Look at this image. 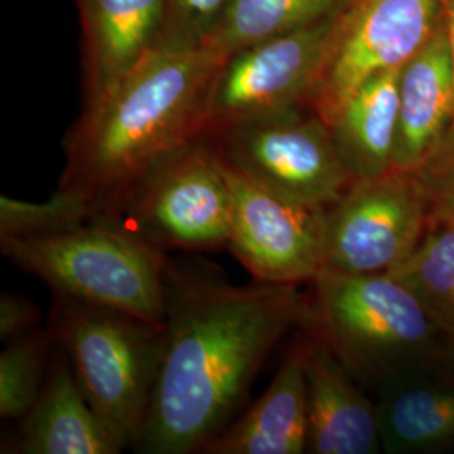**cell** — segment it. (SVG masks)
Returning <instances> with one entry per match:
<instances>
[{"instance_id": "obj_7", "label": "cell", "mask_w": 454, "mask_h": 454, "mask_svg": "<svg viewBox=\"0 0 454 454\" xmlns=\"http://www.w3.org/2000/svg\"><path fill=\"white\" fill-rule=\"evenodd\" d=\"M206 137L249 179L313 207H330L354 182L328 123L311 106L244 120Z\"/></svg>"}, {"instance_id": "obj_6", "label": "cell", "mask_w": 454, "mask_h": 454, "mask_svg": "<svg viewBox=\"0 0 454 454\" xmlns=\"http://www.w3.org/2000/svg\"><path fill=\"white\" fill-rule=\"evenodd\" d=\"M231 215L224 162L204 135L153 165L108 223L162 251H214L229 244Z\"/></svg>"}, {"instance_id": "obj_1", "label": "cell", "mask_w": 454, "mask_h": 454, "mask_svg": "<svg viewBox=\"0 0 454 454\" xmlns=\"http://www.w3.org/2000/svg\"><path fill=\"white\" fill-rule=\"evenodd\" d=\"M298 286H234L172 261L162 358L137 453H202L243 414L276 345L305 324L309 298Z\"/></svg>"}, {"instance_id": "obj_19", "label": "cell", "mask_w": 454, "mask_h": 454, "mask_svg": "<svg viewBox=\"0 0 454 454\" xmlns=\"http://www.w3.org/2000/svg\"><path fill=\"white\" fill-rule=\"evenodd\" d=\"M352 4L354 0H232L206 44L231 56L278 34L341 16Z\"/></svg>"}, {"instance_id": "obj_24", "label": "cell", "mask_w": 454, "mask_h": 454, "mask_svg": "<svg viewBox=\"0 0 454 454\" xmlns=\"http://www.w3.org/2000/svg\"><path fill=\"white\" fill-rule=\"evenodd\" d=\"M429 204V223L454 224V131L438 150L414 170Z\"/></svg>"}, {"instance_id": "obj_9", "label": "cell", "mask_w": 454, "mask_h": 454, "mask_svg": "<svg viewBox=\"0 0 454 454\" xmlns=\"http://www.w3.org/2000/svg\"><path fill=\"white\" fill-rule=\"evenodd\" d=\"M339 17L227 56L214 82L206 135L244 120L311 106Z\"/></svg>"}, {"instance_id": "obj_14", "label": "cell", "mask_w": 454, "mask_h": 454, "mask_svg": "<svg viewBox=\"0 0 454 454\" xmlns=\"http://www.w3.org/2000/svg\"><path fill=\"white\" fill-rule=\"evenodd\" d=\"M309 335H298L270 387L202 450L204 454H301L309 442Z\"/></svg>"}, {"instance_id": "obj_10", "label": "cell", "mask_w": 454, "mask_h": 454, "mask_svg": "<svg viewBox=\"0 0 454 454\" xmlns=\"http://www.w3.org/2000/svg\"><path fill=\"white\" fill-rule=\"evenodd\" d=\"M442 24V0H354L339 17L311 108L330 125L373 76L403 69Z\"/></svg>"}, {"instance_id": "obj_2", "label": "cell", "mask_w": 454, "mask_h": 454, "mask_svg": "<svg viewBox=\"0 0 454 454\" xmlns=\"http://www.w3.org/2000/svg\"><path fill=\"white\" fill-rule=\"evenodd\" d=\"M226 58L207 44L155 49L84 103L66 135L58 191L82 200L95 221H112L153 165L206 135L214 82Z\"/></svg>"}, {"instance_id": "obj_17", "label": "cell", "mask_w": 454, "mask_h": 454, "mask_svg": "<svg viewBox=\"0 0 454 454\" xmlns=\"http://www.w3.org/2000/svg\"><path fill=\"white\" fill-rule=\"evenodd\" d=\"M14 451L22 454H118L121 444L90 406L65 350L58 345L46 384L19 421Z\"/></svg>"}, {"instance_id": "obj_3", "label": "cell", "mask_w": 454, "mask_h": 454, "mask_svg": "<svg viewBox=\"0 0 454 454\" xmlns=\"http://www.w3.org/2000/svg\"><path fill=\"white\" fill-rule=\"evenodd\" d=\"M303 330L377 389L390 379L454 362V339L390 273L322 271L311 283Z\"/></svg>"}, {"instance_id": "obj_23", "label": "cell", "mask_w": 454, "mask_h": 454, "mask_svg": "<svg viewBox=\"0 0 454 454\" xmlns=\"http://www.w3.org/2000/svg\"><path fill=\"white\" fill-rule=\"evenodd\" d=\"M232 0H167V20L159 49L204 46Z\"/></svg>"}, {"instance_id": "obj_12", "label": "cell", "mask_w": 454, "mask_h": 454, "mask_svg": "<svg viewBox=\"0 0 454 454\" xmlns=\"http://www.w3.org/2000/svg\"><path fill=\"white\" fill-rule=\"evenodd\" d=\"M82 20L84 103L160 48L167 0H74Z\"/></svg>"}, {"instance_id": "obj_13", "label": "cell", "mask_w": 454, "mask_h": 454, "mask_svg": "<svg viewBox=\"0 0 454 454\" xmlns=\"http://www.w3.org/2000/svg\"><path fill=\"white\" fill-rule=\"evenodd\" d=\"M453 123V65L442 22L401 69L399 121L392 168L407 172L421 168L446 140Z\"/></svg>"}, {"instance_id": "obj_15", "label": "cell", "mask_w": 454, "mask_h": 454, "mask_svg": "<svg viewBox=\"0 0 454 454\" xmlns=\"http://www.w3.org/2000/svg\"><path fill=\"white\" fill-rule=\"evenodd\" d=\"M307 453H379L377 404L358 389L357 379L340 360L311 335L307 360Z\"/></svg>"}, {"instance_id": "obj_20", "label": "cell", "mask_w": 454, "mask_h": 454, "mask_svg": "<svg viewBox=\"0 0 454 454\" xmlns=\"http://www.w3.org/2000/svg\"><path fill=\"white\" fill-rule=\"evenodd\" d=\"M389 273L419 298L454 339V224L429 223L414 251Z\"/></svg>"}, {"instance_id": "obj_11", "label": "cell", "mask_w": 454, "mask_h": 454, "mask_svg": "<svg viewBox=\"0 0 454 454\" xmlns=\"http://www.w3.org/2000/svg\"><path fill=\"white\" fill-rule=\"evenodd\" d=\"M224 168L232 254L261 283H311L325 270V209L278 194L229 163Z\"/></svg>"}, {"instance_id": "obj_26", "label": "cell", "mask_w": 454, "mask_h": 454, "mask_svg": "<svg viewBox=\"0 0 454 454\" xmlns=\"http://www.w3.org/2000/svg\"><path fill=\"white\" fill-rule=\"evenodd\" d=\"M442 22H444V29H446L448 43H450L454 76V0H442ZM451 130L454 131V123Z\"/></svg>"}, {"instance_id": "obj_5", "label": "cell", "mask_w": 454, "mask_h": 454, "mask_svg": "<svg viewBox=\"0 0 454 454\" xmlns=\"http://www.w3.org/2000/svg\"><path fill=\"white\" fill-rule=\"evenodd\" d=\"M49 328L98 418L121 444L142 436L163 348V325L54 296Z\"/></svg>"}, {"instance_id": "obj_21", "label": "cell", "mask_w": 454, "mask_h": 454, "mask_svg": "<svg viewBox=\"0 0 454 454\" xmlns=\"http://www.w3.org/2000/svg\"><path fill=\"white\" fill-rule=\"evenodd\" d=\"M58 341L54 333L35 328L9 341L0 354V416L4 421H20L33 409L46 384ZM52 360V358H51Z\"/></svg>"}, {"instance_id": "obj_4", "label": "cell", "mask_w": 454, "mask_h": 454, "mask_svg": "<svg viewBox=\"0 0 454 454\" xmlns=\"http://www.w3.org/2000/svg\"><path fill=\"white\" fill-rule=\"evenodd\" d=\"M0 249L54 296L165 324L172 260L114 223L91 221L46 236H0Z\"/></svg>"}, {"instance_id": "obj_25", "label": "cell", "mask_w": 454, "mask_h": 454, "mask_svg": "<svg viewBox=\"0 0 454 454\" xmlns=\"http://www.w3.org/2000/svg\"><path fill=\"white\" fill-rule=\"evenodd\" d=\"M41 311L26 296L4 293L0 298V339L4 343L17 340L37 328Z\"/></svg>"}, {"instance_id": "obj_22", "label": "cell", "mask_w": 454, "mask_h": 454, "mask_svg": "<svg viewBox=\"0 0 454 454\" xmlns=\"http://www.w3.org/2000/svg\"><path fill=\"white\" fill-rule=\"evenodd\" d=\"M91 221L95 217L82 200L58 189L44 202L0 197V236H46Z\"/></svg>"}, {"instance_id": "obj_8", "label": "cell", "mask_w": 454, "mask_h": 454, "mask_svg": "<svg viewBox=\"0 0 454 454\" xmlns=\"http://www.w3.org/2000/svg\"><path fill=\"white\" fill-rule=\"evenodd\" d=\"M427 224L429 204L416 172L390 168L354 180L325 209L324 271L389 273L414 251Z\"/></svg>"}, {"instance_id": "obj_16", "label": "cell", "mask_w": 454, "mask_h": 454, "mask_svg": "<svg viewBox=\"0 0 454 454\" xmlns=\"http://www.w3.org/2000/svg\"><path fill=\"white\" fill-rule=\"evenodd\" d=\"M375 390L382 451H454V362L390 379Z\"/></svg>"}, {"instance_id": "obj_18", "label": "cell", "mask_w": 454, "mask_h": 454, "mask_svg": "<svg viewBox=\"0 0 454 454\" xmlns=\"http://www.w3.org/2000/svg\"><path fill=\"white\" fill-rule=\"evenodd\" d=\"M401 69L377 74L348 98L330 121L332 138L352 179L389 172L399 121Z\"/></svg>"}]
</instances>
